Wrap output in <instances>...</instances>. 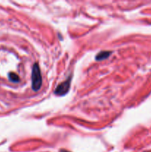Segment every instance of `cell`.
<instances>
[{
    "label": "cell",
    "mask_w": 151,
    "mask_h": 152,
    "mask_svg": "<svg viewBox=\"0 0 151 152\" xmlns=\"http://www.w3.org/2000/svg\"><path fill=\"white\" fill-rule=\"evenodd\" d=\"M31 80H32V88L35 91H37L40 89L42 83L41 71L38 64L35 63L33 66L32 74H31Z\"/></svg>",
    "instance_id": "cell-1"
},
{
    "label": "cell",
    "mask_w": 151,
    "mask_h": 152,
    "mask_svg": "<svg viewBox=\"0 0 151 152\" xmlns=\"http://www.w3.org/2000/svg\"><path fill=\"white\" fill-rule=\"evenodd\" d=\"M70 79H68V80L62 83L56 87L54 93L59 96H63L68 93L70 89Z\"/></svg>",
    "instance_id": "cell-2"
},
{
    "label": "cell",
    "mask_w": 151,
    "mask_h": 152,
    "mask_svg": "<svg viewBox=\"0 0 151 152\" xmlns=\"http://www.w3.org/2000/svg\"><path fill=\"white\" fill-rule=\"evenodd\" d=\"M111 54L110 51H102L99 52L96 56V60H103V59H107L109 57L110 55Z\"/></svg>",
    "instance_id": "cell-3"
},
{
    "label": "cell",
    "mask_w": 151,
    "mask_h": 152,
    "mask_svg": "<svg viewBox=\"0 0 151 152\" xmlns=\"http://www.w3.org/2000/svg\"><path fill=\"white\" fill-rule=\"evenodd\" d=\"M9 78L13 83H18L19 81V78L18 77L17 74H16L15 73H10L9 74Z\"/></svg>",
    "instance_id": "cell-4"
},
{
    "label": "cell",
    "mask_w": 151,
    "mask_h": 152,
    "mask_svg": "<svg viewBox=\"0 0 151 152\" xmlns=\"http://www.w3.org/2000/svg\"><path fill=\"white\" fill-rule=\"evenodd\" d=\"M62 152H68V151H62Z\"/></svg>",
    "instance_id": "cell-5"
}]
</instances>
